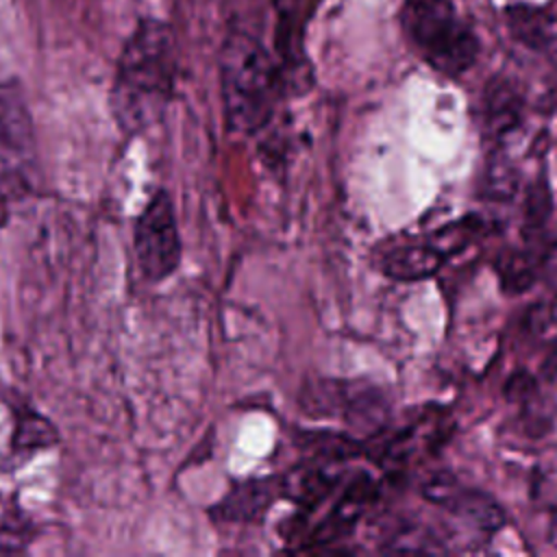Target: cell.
I'll use <instances>...</instances> for the list:
<instances>
[{
  "mask_svg": "<svg viewBox=\"0 0 557 557\" xmlns=\"http://www.w3.org/2000/svg\"><path fill=\"white\" fill-rule=\"evenodd\" d=\"M176 81L174 37L168 24L144 17L122 46L109 111L126 137L159 122L172 100Z\"/></svg>",
  "mask_w": 557,
  "mask_h": 557,
  "instance_id": "1",
  "label": "cell"
},
{
  "mask_svg": "<svg viewBox=\"0 0 557 557\" xmlns=\"http://www.w3.org/2000/svg\"><path fill=\"white\" fill-rule=\"evenodd\" d=\"M220 87L228 128L250 135L268 124L285 85L281 70L257 39L231 33L220 52Z\"/></svg>",
  "mask_w": 557,
  "mask_h": 557,
  "instance_id": "2",
  "label": "cell"
},
{
  "mask_svg": "<svg viewBox=\"0 0 557 557\" xmlns=\"http://www.w3.org/2000/svg\"><path fill=\"white\" fill-rule=\"evenodd\" d=\"M403 26L426 63L442 74H463L479 54V39L448 0H405Z\"/></svg>",
  "mask_w": 557,
  "mask_h": 557,
  "instance_id": "3",
  "label": "cell"
},
{
  "mask_svg": "<svg viewBox=\"0 0 557 557\" xmlns=\"http://www.w3.org/2000/svg\"><path fill=\"white\" fill-rule=\"evenodd\" d=\"M35 122L17 81H0V200L13 202L39 189Z\"/></svg>",
  "mask_w": 557,
  "mask_h": 557,
  "instance_id": "4",
  "label": "cell"
},
{
  "mask_svg": "<svg viewBox=\"0 0 557 557\" xmlns=\"http://www.w3.org/2000/svg\"><path fill=\"white\" fill-rule=\"evenodd\" d=\"M133 252L139 274L148 283H161L176 272L183 257V242L174 200L168 189L157 187L137 213Z\"/></svg>",
  "mask_w": 557,
  "mask_h": 557,
  "instance_id": "5",
  "label": "cell"
},
{
  "mask_svg": "<svg viewBox=\"0 0 557 557\" xmlns=\"http://www.w3.org/2000/svg\"><path fill=\"white\" fill-rule=\"evenodd\" d=\"M11 411H13V429H11L7 448L0 457L2 472H13L22 468L37 453L57 446L61 440L57 424L33 405L24 400H13Z\"/></svg>",
  "mask_w": 557,
  "mask_h": 557,
  "instance_id": "6",
  "label": "cell"
},
{
  "mask_svg": "<svg viewBox=\"0 0 557 557\" xmlns=\"http://www.w3.org/2000/svg\"><path fill=\"white\" fill-rule=\"evenodd\" d=\"M424 494L453 511L461 522L474 527L483 533H494L503 527L505 513L496 500H492L483 492L463 490L455 485L448 476H437L429 485H424Z\"/></svg>",
  "mask_w": 557,
  "mask_h": 557,
  "instance_id": "7",
  "label": "cell"
},
{
  "mask_svg": "<svg viewBox=\"0 0 557 557\" xmlns=\"http://www.w3.org/2000/svg\"><path fill=\"white\" fill-rule=\"evenodd\" d=\"M278 492L281 483L276 479H250L237 483L211 507V518L220 522H257L270 509Z\"/></svg>",
  "mask_w": 557,
  "mask_h": 557,
  "instance_id": "8",
  "label": "cell"
},
{
  "mask_svg": "<svg viewBox=\"0 0 557 557\" xmlns=\"http://www.w3.org/2000/svg\"><path fill=\"white\" fill-rule=\"evenodd\" d=\"M376 492V483L368 474H359L350 481L348 487H344L337 505L331 509V513L324 518V522L315 529L311 542L313 544H326L337 540L339 535L348 533L355 522L363 516L368 505L372 503Z\"/></svg>",
  "mask_w": 557,
  "mask_h": 557,
  "instance_id": "9",
  "label": "cell"
},
{
  "mask_svg": "<svg viewBox=\"0 0 557 557\" xmlns=\"http://www.w3.org/2000/svg\"><path fill=\"white\" fill-rule=\"evenodd\" d=\"M337 483L339 470L324 457L322 463H307L289 470L281 481V494L307 509H313L333 492Z\"/></svg>",
  "mask_w": 557,
  "mask_h": 557,
  "instance_id": "10",
  "label": "cell"
},
{
  "mask_svg": "<svg viewBox=\"0 0 557 557\" xmlns=\"http://www.w3.org/2000/svg\"><path fill=\"white\" fill-rule=\"evenodd\" d=\"M483 128L492 137H503L511 133L522 120V98L513 89V85L505 81H492L483 91Z\"/></svg>",
  "mask_w": 557,
  "mask_h": 557,
  "instance_id": "11",
  "label": "cell"
},
{
  "mask_svg": "<svg viewBox=\"0 0 557 557\" xmlns=\"http://www.w3.org/2000/svg\"><path fill=\"white\" fill-rule=\"evenodd\" d=\"M444 257L431 244H409L394 248L383 259V272L396 281H420L435 274Z\"/></svg>",
  "mask_w": 557,
  "mask_h": 557,
  "instance_id": "12",
  "label": "cell"
},
{
  "mask_svg": "<svg viewBox=\"0 0 557 557\" xmlns=\"http://www.w3.org/2000/svg\"><path fill=\"white\" fill-rule=\"evenodd\" d=\"M35 540V520L22 507H9L0 516V553L15 555L28 550Z\"/></svg>",
  "mask_w": 557,
  "mask_h": 557,
  "instance_id": "13",
  "label": "cell"
},
{
  "mask_svg": "<svg viewBox=\"0 0 557 557\" xmlns=\"http://www.w3.org/2000/svg\"><path fill=\"white\" fill-rule=\"evenodd\" d=\"M509 15V24H511V33L522 39L527 46L540 48L544 44H548L550 35H548V22L546 17L529 7H511L507 11Z\"/></svg>",
  "mask_w": 557,
  "mask_h": 557,
  "instance_id": "14",
  "label": "cell"
},
{
  "mask_svg": "<svg viewBox=\"0 0 557 557\" xmlns=\"http://www.w3.org/2000/svg\"><path fill=\"white\" fill-rule=\"evenodd\" d=\"M535 265H537V261L527 250L507 252L498 265L505 289H509V292L527 289L535 281Z\"/></svg>",
  "mask_w": 557,
  "mask_h": 557,
  "instance_id": "15",
  "label": "cell"
},
{
  "mask_svg": "<svg viewBox=\"0 0 557 557\" xmlns=\"http://www.w3.org/2000/svg\"><path fill=\"white\" fill-rule=\"evenodd\" d=\"M481 228V220L476 218H466L459 222H453L448 226H444L442 231L435 233V237L429 242L433 248L440 250L442 257L461 250Z\"/></svg>",
  "mask_w": 557,
  "mask_h": 557,
  "instance_id": "16",
  "label": "cell"
},
{
  "mask_svg": "<svg viewBox=\"0 0 557 557\" xmlns=\"http://www.w3.org/2000/svg\"><path fill=\"white\" fill-rule=\"evenodd\" d=\"M516 189V174L500 161H494V165L487 172V191L496 198L511 196Z\"/></svg>",
  "mask_w": 557,
  "mask_h": 557,
  "instance_id": "17",
  "label": "cell"
},
{
  "mask_svg": "<svg viewBox=\"0 0 557 557\" xmlns=\"http://www.w3.org/2000/svg\"><path fill=\"white\" fill-rule=\"evenodd\" d=\"M544 372H546L548 376H557V346L553 348L550 357L546 359V363H544Z\"/></svg>",
  "mask_w": 557,
  "mask_h": 557,
  "instance_id": "18",
  "label": "cell"
},
{
  "mask_svg": "<svg viewBox=\"0 0 557 557\" xmlns=\"http://www.w3.org/2000/svg\"><path fill=\"white\" fill-rule=\"evenodd\" d=\"M548 537H550V542L557 546V511L553 513V518H550V527H548Z\"/></svg>",
  "mask_w": 557,
  "mask_h": 557,
  "instance_id": "19",
  "label": "cell"
},
{
  "mask_svg": "<svg viewBox=\"0 0 557 557\" xmlns=\"http://www.w3.org/2000/svg\"><path fill=\"white\" fill-rule=\"evenodd\" d=\"M548 263H550V270H553V276L557 281V248L548 255Z\"/></svg>",
  "mask_w": 557,
  "mask_h": 557,
  "instance_id": "20",
  "label": "cell"
}]
</instances>
